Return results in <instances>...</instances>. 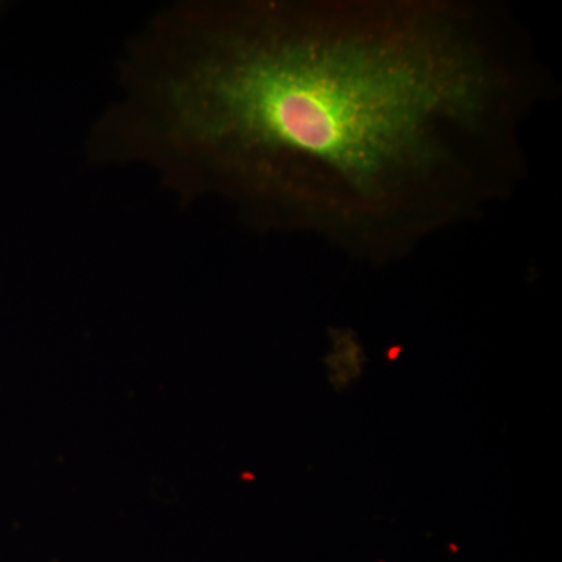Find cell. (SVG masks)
Returning <instances> with one entry per match:
<instances>
[{
    "mask_svg": "<svg viewBox=\"0 0 562 562\" xmlns=\"http://www.w3.org/2000/svg\"><path fill=\"white\" fill-rule=\"evenodd\" d=\"M553 92L498 3L187 0L128 38L87 154L387 265L516 194Z\"/></svg>",
    "mask_w": 562,
    "mask_h": 562,
    "instance_id": "6da1fadb",
    "label": "cell"
}]
</instances>
